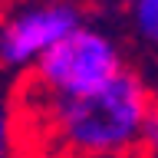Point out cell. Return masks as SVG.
<instances>
[{
  "mask_svg": "<svg viewBox=\"0 0 158 158\" xmlns=\"http://www.w3.org/2000/svg\"><path fill=\"white\" fill-rule=\"evenodd\" d=\"M27 102L49 152L66 158H128L142 152V132L158 99L148 79L128 66L99 92L79 99L27 92Z\"/></svg>",
  "mask_w": 158,
  "mask_h": 158,
  "instance_id": "obj_1",
  "label": "cell"
},
{
  "mask_svg": "<svg viewBox=\"0 0 158 158\" xmlns=\"http://www.w3.org/2000/svg\"><path fill=\"white\" fill-rule=\"evenodd\" d=\"M128 69V56L106 27H79L27 79V92L43 99H79L99 92Z\"/></svg>",
  "mask_w": 158,
  "mask_h": 158,
  "instance_id": "obj_2",
  "label": "cell"
},
{
  "mask_svg": "<svg viewBox=\"0 0 158 158\" xmlns=\"http://www.w3.org/2000/svg\"><path fill=\"white\" fill-rule=\"evenodd\" d=\"M86 27L76 0H20L0 17V69L33 73L66 36Z\"/></svg>",
  "mask_w": 158,
  "mask_h": 158,
  "instance_id": "obj_3",
  "label": "cell"
},
{
  "mask_svg": "<svg viewBox=\"0 0 158 158\" xmlns=\"http://www.w3.org/2000/svg\"><path fill=\"white\" fill-rule=\"evenodd\" d=\"M125 27L145 53L158 56V0H125Z\"/></svg>",
  "mask_w": 158,
  "mask_h": 158,
  "instance_id": "obj_4",
  "label": "cell"
},
{
  "mask_svg": "<svg viewBox=\"0 0 158 158\" xmlns=\"http://www.w3.org/2000/svg\"><path fill=\"white\" fill-rule=\"evenodd\" d=\"M17 148V132H13V115H10L7 102L0 99V158H13Z\"/></svg>",
  "mask_w": 158,
  "mask_h": 158,
  "instance_id": "obj_5",
  "label": "cell"
},
{
  "mask_svg": "<svg viewBox=\"0 0 158 158\" xmlns=\"http://www.w3.org/2000/svg\"><path fill=\"white\" fill-rule=\"evenodd\" d=\"M142 152H145V155H158V102H155V109L148 112L145 132H142Z\"/></svg>",
  "mask_w": 158,
  "mask_h": 158,
  "instance_id": "obj_6",
  "label": "cell"
},
{
  "mask_svg": "<svg viewBox=\"0 0 158 158\" xmlns=\"http://www.w3.org/2000/svg\"><path fill=\"white\" fill-rule=\"evenodd\" d=\"M3 10H7V0H0V17H3Z\"/></svg>",
  "mask_w": 158,
  "mask_h": 158,
  "instance_id": "obj_7",
  "label": "cell"
},
{
  "mask_svg": "<svg viewBox=\"0 0 158 158\" xmlns=\"http://www.w3.org/2000/svg\"><path fill=\"white\" fill-rule=\"evenodd\" d=\"M145 158H158V155H145Z\"/></svg>",
  "mask_w": 158,
  "mask_h": 158,
  "instance_id": "obj_8",
  "label": "cell"
}]
</instances>
